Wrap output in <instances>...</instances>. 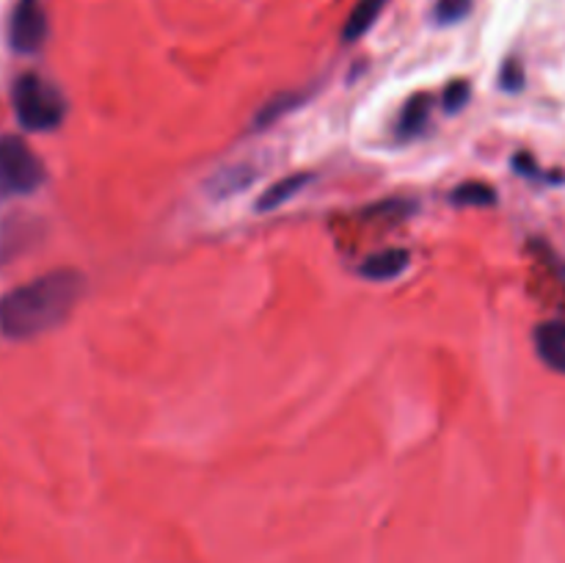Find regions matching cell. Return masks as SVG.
I'll list each match as a JSON object with an SVG mask.
<instances>
[{"label": "cell", "mask_w": 565, "mask_h": 563, "mask_svg": "<svg viewBox=\"0 0 565 563\" xmlns=\"http://www.w3.org/2000/svg\"><path fill=\"white\" fill-rule=\"evenodd\" d=\"M86 293V276L75 268H55L0 298V331L11 340L53 331L64 323Z\"/></svg>", "instance_id": "1"}, {"label": "cell", "mask_w": 565, "mask_h": 563, "mask_svg": "<svg viewBox=\"0 0 565 563\" xmlns=\"http://www.w3.org/2000/svg\"><path fill=\"white\" fill-rule=\"evenodd\" d=\"M11 103H14L20 125L31 132L55 130L66 116L64 94L36 72H25L17 77L14 88H11Z\"/></svg>", "instance_id": "2"}, {"label": "cell", "mask_w": 565, "mask_h": 563, "mask_svg": "<svg viewBox=\"0 0 565 563\" xmlns=\"http://www.w3.org/2000/svg\"><path fill=\"white\" fill-rule=\"evenodd\" d=\"M44 182V163L20 136H0V196H28Z\"/></svg>", "instance_id": "3"}, {"label": "cell", "mask_w": 565, "mask_h": 563, "mask_svg": "<svg viewBox=\"0 0 565 563\" xmlns=\"http://www.w3.org/2000/svg\"><path fill=\"white\" fill-rule=\"evenodd\" d=\"M47 39V11L42 0H17L9 22V42L17 53H36Z\"/></svg>", "instance_id": "4"}, {"label": "cell", "mask_w": 565, "mask_h": 563, "mask_svg": "<svg viewBox=\"0 0 565 563\" xmlns=\"http://www.w3.org/2000/svg\"><path fill=\"white\" fill-rule=\"evenodd\" d=\"M535 348L539 357L557 373H565V323L563 320H550L535 329Z\"/></svg>", "instance_id": "5"}, {"label": "cell", "mask_w": 565, "mask_h": 563, "mask_svg": "<svg viewBox=\"0 0 565 563\" xmlns=\"http://www.w3.org/2000/svg\"><path fill=\"white\" fill-rule=\"evenodd\" d=\"M408 265H412V254L406 248H386V252H379L364 259L359 270H362V276H367L373 282H390L397 279Z\"/></svg>", "instance_id": "6"}, {"label": "cell", "mask_w": 565, "mask_h": 563, "mask_svg": "<svg viewBox=\"0 0 565 563\" xmlns=\"http://www.w3.org/2000/svg\"><path fill=\"white\" fill-rule=\"evenodd\" d=\"M309 182H312V174H287L281 177L279 182H274V185L268 188V191L263 193V196L257 199V210H263V213H270V210L281 208L285 202H290L296 193H301V188H307Z\"/></svg>", "instance_id": "7"}, {"label": "cell", "mask_w": 565, "mask_h": 563, "mask_svg": "<svg viewBox=\"0 0 565 563\" xmlns=\"http://www.w3.org/2000/svg\"><path fill=\"white\" fill-rule=\"evenodd\" d=\"M384 6L386 0H359V3L353 6L351 17H348L345 28H342V39H345V42H356L359 36H364V33L373 28V22L381 17Z\"/></svg>", "instance_id": "8"}, {"label": "cell", "mask_w": 565, "mask_h": 563, "mask_svg": "<svg viewBox=\"0 0 565 563\" xmlns=\"http://www.w3.org/2000/svg\"><path fill=\"white\" fill-rule=\"evenodd\" d=\"M450 199L452 204H461V208H491V204H497V191L489 182L469 180L458 185Z\"/></svg>", "instance_id": "9"}, {"label": "cell", "mask_w": 565, "mask_h": 563, "mask_svg": "<svg viewBox=\"0 0 565 563\" xmlns=\"http://www.w3.org/2000/svg\"><path fill=\"white\" fill-rule=\"evenodd\" d=\"M301 103H303V94H296V92L276 94V97H270L268 103H265L263 108H259L257 119H254V127L274 125V121H279L281 116L290 114V110H296Z\"/></svg>", "instance_id": "10"}, {"label": "cell", "mask_w": 565, "mask_h": 563, "mask_svg": "<svg viewBox=\"0 0 565 563\" xmlns=\"http://www.w3.org/2000/svg\"><path fill=\"white\" fill-rule=\"evenodd\" d=\"M428 116H430V97L428 94H417V97L408 99L406 108H403L401 121H397V132H401V136H414V132L423 130Z\"/></svg>", "instance_id": "11"}, {"label": "cell", "mask_w": 565, "mask_h": 563, "mask_svg": "<svg viewBox=\"0 0 565 563\" xmlns=\"http://www.w3.org/2000/svg\"><path fill=\"white\" fill-rule=\"evenodd\" d=\"M469 94H472L469 81H452L445 88V94H441V105H445L447 114H456V110H461L469 103Z\"/></svg>", "instance_id": "12"}, {"label": "cell", "mask_w": 565, "mask_h": 563, "mask_svg": "<svg viewBox=\"0 0 565 563\" xmlns=\"http://www.w3.org/2000/svg\"><path fill=\"white\" fill-rule=\"evenodd\" d=\"M469 9H472V0H439L436 3V20L441 25H450V22L463 20L469 14Z\"/></svg>", "instance_id": "13"}, {"label": "cell", "mask_w": 565, "mask_h": 563, "mask_svg": "<svg viewBox=\"0 0 565 563\" xmlns=\"http://www.w3.org/2000/svg\"><path fill=\"white\" fill-rule=\"evenodd\" d=\"M500 86L505 88V92H519V88L524 86V70L519 61H508V64L502 66Z\"/></svg>", "instance_id": "14"}, {"label": "cell", "mask_w": 565, "mask_h": 563, "mask_svg": "<svg viewBox=\"0 0 565 563\" xmlns=\"http://www.w3.org/2000/svg\"><path fill=\"white\" fill-rule=\"evenodd\" d=\"M513 166L519 169V174H527V177H544L541 174V169L535 166V160L530 158V155H519L516 160H513Z\"/></svg>", "instance_id": "15"}]
</instances>
